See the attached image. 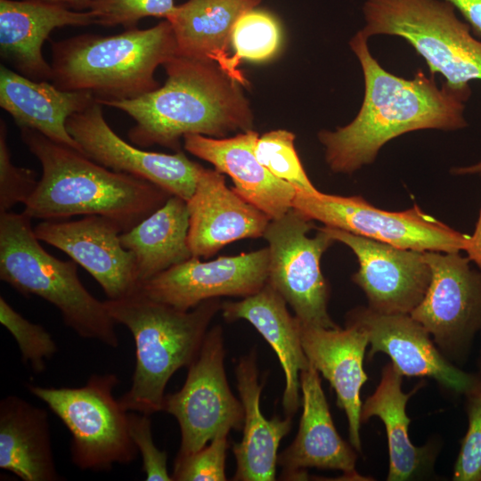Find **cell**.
Instances as JSON below:
<instances>
[{"label":"cell","mask_w":481,"mask_h":481,"mask_svg":"<svg viewBox=\"0 0 481 481\" xmlns=\"http://www.w3.org/2000/svg\"><path fill=\"white\" fill-rule=\"evenodd\" d=\"M349 45L363 70L364 96L349 124L317 134L333 173L351 175L373 163L387 142L404 134L468 126L465 104L471 91H454L444 83L438 87L434 77L420 69L412 79L388 72L372 56L360 30Z\"/></svg>","instance_id":"cell-1"},{"label":"cell","mask_w":481,"mask_h":481,"mask_svg":"<svg viewBox=\"0 0 481 481\" xmlns=\"http://www.w3.org/2000/svg\"><path fill=\"white\" fill-rule=\"evenodd\" d=\"M163 66V86L135 99L99 102L134 118L135 125L128 131L134 144L180 151L185 135L224 138L253 129L254 116L242 86L216 62L176 54Z\"/></svg>","instance_id":"cell-2"},{"label":"cell","mask_w":481,"mask_h":481,"mask_svg":"<svg viewBox=\"0 0 481 481\" xmlns=\"http://www.w3.org/2000/svg\"><path fill=\"white\" fill-rule=\"evenodd\" d=\"M22 142L42 166V176L24 211L31 219L73 216L106 217L124 232L172 195L143 178L113 171L34 129L20 128Z\"/></svg>","instance_id":"cell-3"},{"label":"cell","mask_w":481,"mask_h":481,"mask_svg":"<svg viewBox=\"0 0 481 481\" xmlns=\"http://www.w3.org/2000/svg\"><path fill=\"white\" fill-rule=\"evenodd\" d=\"M104 304L113 321L130 330L135 345V368L130 388L119 398L122 406L147 415L162 412L166 386L198 355L212 319L221 310L219 298L183 311L135 290Z\"/></svg>","instance_id":"cell-4"},{"label":"cell","mask_w":481,"mask_h":481,"mask_svg":"<svg viewBox=\"0 0 481 481\" xmlns=\"http://www.w3.org/2000/svg\"><path fill=\"white\" fill-rule=\"evenodd\" d=\"M177 54L167 20L115 36L84 34L52 43V83L89 91L98 102L135 99L159 87L155 70Z\"/></svg>","instance_id":"cell-5"},{"label":"cell","mask_w":481,"mask_h":481,"mask_svg":"<svg viewBox=\"0 0 481 481\" xmlns=\"http://www.w3.org/2000/svg\"><path fill=\"white\" fill-rule=\"evenodd\" d=\"M26 214L0 213V279L24 296H37L61 313L64 323L79 337L110 347L119 345L104 301L80 281L75 261H62L39 243Z\"/></svg>","instance_id":"cell-6"},{"label":"cell","mask_w":481,"mask_h":481,"mask_svg":"<svg viewBox=\"0 0 481 481\" xmlns=\"http://www.w3.org/2000/svg\"><path fill=\"white\" fill-rule=\"evenodd\" d=\"M445 0H365L366 37L395 36L407 41L426 61L430 76L440 73L454 91H471L481 80V40Z\"/></svg>","instance_id":"cell-7"},{"label":"cell","mask_w":481,"mask_h":481,"mask_svg":"<svg viewBox=\"0 0 481 481\" xmlns=\"http://www.w3.org/2000/svg\"><path fill=\"white\" fill-rule=\"evenodd\" d=\"M118 383L116 374L107 373L91 375L79 387L27 385L69 431L71 461L81 470L110 471L115 464H130L136 459L129 412L113 395Z\"/></svg>","instance_id":"cell-8"},{"label":"cell","mask_w":481,"mask_h":481,"mask_svg":"<svg viewBox=\"0 0 481 481\" xmlns=\"http://www.w3.org/2000/svg\"><path fill=\"white\" fill-rule=\"evenodd\" d=\"M314 227V220L294 208L270 221L263 236L269 250L267 282L301 323L338 328L328 312L330 288L321 270V258L335 240L322 227L308 237Z\"/></svg>","instance_id":"cell-9"},{"label":"cell","mask_w":481,"mask_h":481,"mask_svg":"<svg viewBox=\"0 0 481 481\" xmlns=\"http://www.w3.org/2000/svg\"><path fill=\"white\" fill-rule=\"evenodd\" d=\"M292 208L306 217L397 248L419 251L460 252L469 235L461 233L418 206L404 211L378 208L360 196L296 191Z\"/></svg>","instance_id":"cell-10"},{"label":"cell","mask_w":481,"mask_h":481,"mask_svg":"<svg viewBox=\"0 0 481 481\" xmlns=\"http://www.w3.org/2000/svg\"><path fill=\"white\" fill-rule=\"evenodd\" d=\"M224 344L220 326L208 330L200 350L188 366L182 388L165 395L162 412L180 427L181 444L175 459L207 445L222 430H240L244 407L232 393L224 369Z\"/></svg>","instance_id":"cell-11"},{"label":"cell","mask_w":481,"mask_h":481,"mask_svg":"<svg viewBox=\"0 0 481 481\" xmlns=\"http://www.w3.org/2000/svg\"><path fill=\"white\" fill-rule=\"evenodd\" d=\"M431 269L427 292L410 314L452 363L464 364L481 331V273L460 252L425 251Z\"/></svg>","instance_id":"cell-12"},{"label":"cell","mask_w":481,"mask_h":481,"mask_svg":"<svg viewBox=\"0 0 481 481\" xmlns=\"http://www.w3.org/2000/svg\"><path fill=\"white\" fill-rule=\"evenodd\" d=\"M67 129L85 155L116 172L145 179L187 201L202 169L182 151H147L120 138L106 122L96 100L67 120Z\"/></svg>","instance_id":"cell-13"},{"label":"cell","mask_w":481,"mask_h":481,"mask_svg":"<svg viewBox=\"0 0 481 481\" xmlns=\"http://www.w3.org/2000/svg\"><path fill=\"white\" fill-rule=\"evenodd\" d=\"M268 269L267 247L208 262L192 257L140 283L136 290L152 300L187 311L210 298H245L257 293L267 283Z\"/></svg>","instance_id":"cell-14"},{"label":"cell","mask_w":481,"mask_h":481,"mask_svg":"<svg viewBox=\"0 0 481 481\" xmlns=\"http://www.w3.org/2000/svg\"><path fill=\"white\" fill-rule=\"evenodd\" d=\"M368 335V357L383 353L404 377L429 378L444 389L465 395L481 386L477 373L461 370L438 349L427 330L411 314H388L356 306L346 316Z\"/></svg>","instance_id":"cell-15"},{"label":"cell","mask_w":481,"mask_h":481,"mask_svg":"<svg viewBox=\"0 0 481 481\" xmlns=\"http://www.w3.org/2000/svg\"><path fill=\"white\" fill-rule=\"evenodd\" d=\"M322 228L355 255L359 268L352 281L364 292L369 308L381 314H410L421 302L431 280L425 251L397 248L334 227Z\"/></svg>","instance_id":"cell-16"},{"label":"cell","mask_w":481,"mask_h":481,"mask_svg":"<svg viewBox=\"0 0 481 481\" xmlns=\"http://www.w3.org/2000/svg\"><path fill=\"white\" fill-rule=\"evenodd\" d=\"M39 240L66 253L99 283L108 299L137 289L135 258L120 241V228L101 216L75 221L42 220L34 227Z\"/></svg>","instance_id":"cell-17"},{"label":"cell","mask_w":481,"mask_h":481,"mask_svg":"<svg viewBox=\"0 0 481 481\" xmlns=\"http://www.w3.org/2000/svg\"><path fill=\"white\" fill-rule=\"evenodd\" d=\"M192 257L208 258L225 245L263 237L271 218L225 184L223 174L202 167L186 201Z\"/></svg>","instance_id":"cell-18"},{"label":"cell","mask_w":481,"mask_h":481,"mask_svg":"<svg viewBox=\"0 0 481 481\" xmlns=\"http://www.w3.org/2000/svg\"><path fill=\"white\" fill-rule=\"evenodd\" d=\"M303 412L298 434L278 455L285 479L306 477V469L339 470L353 480H369L355 469L357 451L338 433L324 395L319 371L310 363L300 372Z\"/></svg>","instance_id":"cell-19"},{"label":"cell","mask_w":481,"mask_h":481,"mask_svg":"<svg viewBox=\"0 0 481 481\" xmlns=\"http://www.w3.org/2000/svg\"><path fill=\"white\" fill-rule=\"evenodd\" d=\"M300 336L309 363L330 382L337 405L346 413L349 443L362 452L360 392L369 379L363 368L369 346L367 332L346 321L345 328L333 329L301 323Z\"/></svg>","instance_id":"cell-20"},{"label":"cell","mask_w":481,"mask_h":481,"mask_svg":"<svg viewBox=\"0 0 481 481\" xmlns=\"http://www.w3.org/2000/svg\"><path fill=\"white\" fill-rule=\"evenodd\" d=\"M258 136L251 129L229 138L189 134L183 139L188 152L229 175L234 183L233 191L272 220L281 217L292 208L297 190L258 161L254 151Z\"/></svg>","instance_id":"cell-21"},{"label":"cell","mask_w":481,"mask_h":481,"mask_svg":"<svg viewBox=\"0 0 481 481\" xmlns=\"http://www.w3.org/2000/svg\"><path fill=\"white\" fill-rule=\"evenodd\" d=\"M92 24H96V16L90 10L74 11L47 0H0L1 57L30 79L51 80V64L42 54L51 32Z\"/></svg>","instance_id":"cell-22"},{"label":"cell","mask_w":481,"mask_h":481,"mask_svg":"<svg viewBox=\"0 0 481 481\" xmlns=\"http://www.w3.org/2000/svg\"><path fill=\"white\" fill-rule=\"evenodd\" d=\"M221 310L227 322H250L275 352L285 377L283 410L292 418L302 403L300 372L310 365L302 346L300 321L289 313L285 299L268 282L240 301L222 303Z\"/></svg>","instance_id":"cell-23"},{"label":"cell","mask_w":481,"mask_h":481,"mask_svg":"<svg viewBox=\"0 0 481 481\" xmlns=\"http://www.w3.org/2000/svg\"><path fill=\"white\" fill-rule=\"evenodd\" d=\"M94 101L89 91L61 90L48 81H36L0 66V106L17 126L37 130L50 140L82 153L67 129V120Z\"/></svg>","instance_id":"cell-24"},{"label":"cell","mask_w":481,"mask_h":481,"mask_svg":"<svg viewBox=\"0 0 481 481\" xmlns=\"http://www.w3.org/2000/svg\"><path fill=\"white\" fill-rule=\"evenodd\" d=\"M403 378L392 363L386 364L378 387L363 403L361 410L362 423L377 417L385 426L389 456L387 481L414 480L429 476L440 450L436 441L422 446H416L411 441L408 433L411 419L406 406L422 383L404 393Z\"/></svg>","instance_id":"cell-25"},{"label":"cell","mask_w":481,"mask_h":481,"mask_svg":"<svg viewBox=\"0 0 481 481\" xmlns=\"http://www.w3.org/2000/svg\"><path fill=\"white\" fill-rule=\"evenodd\" d=\"M262 0H188L176 5L166 20L172 26L177 55L215 61L242 86L249 81L232 64L228 49L238 19Z\"/></svg>","instance_id":"cell-26"},{"label":"cell","mask_w":481,"mask_h":481,"mask_svg":"<svg viewBox=\"0 0 481 481\" xmlns=\"http://www.w3.org/2000/svg\"><path fill=\"white\" fill-rule=\"evenodd\" d=\"M235 374L237 388L244 407L243 436L232 448L236 460L235 481L275 479L278 449L290 431L292 420L274 415L265 419L260 409L264 383L258 381L256 350L240 358Z\"/></svg>","instance_id":"cell-27"},{"label":"cell","mask_w":481,"mask_h":481,"mask_svg":"<svg viewBox=\"0 0 481 481\" xmlns=\"http://www.w3.org/2000/svg\"><path fill=\"white\" fill-rule=\"evenodd\" d=\"M0 468L23 481H59L47 412L11 395L0 401Z\"/></svg>","instance_id":"cell-28"},{"label":"cell","mask_w":481,"mask_h":481,"mask_svg":"<svg viewBox=\"0 0 481 481\" xmlns=\"http://www.w3.org/2000/svg\"><path fill=\"white\" fill-rule=\"evenodd\" d=\"M189 212L180 197L171 195L135 226L120 233V241L135 258L138 285L192 257Z\"/></svg>","instance_id":"cell-29"},{"label":"cell","mask_w":481,"mask_h":481,"mask_svg":"<svg viewBox=\"0 0 481 481\" xmlns=\"http://www.w3.org/2000/svg\"><path fill=\"white\" fill-rule=\"evenodd\" d=\"M281 41V24L272 12L257 7L246 12L238 19L232 32L233 68L240 70L241 60L264 61L273 58Z\"/></svg>","instance_id":"cell-30"},{"label":"cell","mask_w":481,"mask_h":481,"mask_svg":"<svg viewBox=\"0 0 481 481\" xmlns=\"http://www.w3.org/2000/svg\"><path fill=\"white\" fill-rule=\"evenodd\" d=\"M295 135L285 129L269 131L258 136L255 154L258 161L274 176L296 190L316 194L318 191L308 178L295 148Z\"/></svg>","instance_id":"cell-31"},{"label":"cell","mask_w":481,"mask_h":481,"mask_svg":"<svg viewBox=\"0 0 481 481\" xmlns=\"http://www.w3.org/2000/svg\"><path fill=\"white\" fill-rule=\"evenodd\" d=\"M0 322L14 338L22 362L35 373L45 369V362L58 351L52 335L40 324L29 322L19 314L2 296Z\"/></svg>","instance_id":"cell-32"},{"label":"cell","mask_w":481,"mask_h":481,"mask_svg":"<svg viewBox=\"0 0 481 481\" xmlns=\"http://www.w3.org/2000/svg\"><path fill=\"white\" fill-rule=\"evenodd\" d=\"M175 6V0H92L89 10L98 25L130 29L146 17L167 19Z\"/></svg>","instance_id":"cell-33"},{"label":"cell","mask_w":481,"mask_h":481,"mask_svg":"<svg viewBox=\"0 0 481 481\" xmlns=\"http://www.w3.org/2000/svg\"><path fill=\"white\" fill-rule=\"evenodd\" d=\"M229 430H222L196 452L175 459L172 478L175 481H224Z\"/></svg>","instance_id":"cell-34"},{"label":"cell","mask_w":481,"mask_h":481,"mask_svg":"<svg viewBox=\"0 0 481 481\" xmlns=\"http://www.w3.org/2000/svg\"><path fill=\"white\" fill-rule=\"evenodd\" d=\"M464 396L468 428L461 442L452 480L481 481V386Z\"/></svg>","instance_id":"cell-35"},{"label":"cell","mask_w":481,"mask_h":481,"mask_svg":"<svg viewBox=\"0 0 481 481\" xmlns=\"http://www.w3.org/2000/svg\"><path fill=\"white\" fill-rule=\"evenodd\" d=\"M7 127L0 119V213L10 211L18 203L26 204L38 181L35 171L16 167L7 145Z\"/></svg>","instance_id":"cell-36"},{"label":"cell","mask_w":481,"mask_h":481,"mask_svg":"<svg viewBox=\"0 0 481 481\" xmlns=\"http://www.w3.org/2000/svg\"><path fill=\"white\" fill-rule=\"evenodd\" d=\"M128 428L132 441L143 459V471L146 480L171 481L167 470V455L155 444L151 435L150 415L128 412Z\"/></svg>","instance_id":"cell-37"},{"label":"cell","mask_w":481,"mask_h":481,"mask_svg":"<svg viewBox=\"0 0 481 481\" xmlns=\"http://www.w3.org/2000/svg\"><path fill=\"white\" fill-rule=\"evenodd\" d=\"M462 15L472 32L481 37V0H445Z\"/></svg>","instance_id":"cell-38"},{"label":"cell","mask_w":481,"mask_h":481,"mask_svg":"<svg viewBox=\"0 0 481 481\" xmlns=\"http://www.w3.org/2000/svg\"><path fill=\"white\" fill-rule=\"evenodd\" d=\"M467 257L470 262H474L481 273V208L475 231L469 239L465 249Z\"/></svg>","instance_id":"cell-39"},{"label":"cell","mask_w":481,"mask_h":481,"mask_svg":"<svg viewBox=\"0 0 481 481\" xmlns=\"http://www.w3.org/2000/svg\"><path fill=\"white\" fill-rule=\"evenodd\" d=\"M451 173L455 175H481V158L471 165L452 167Z\"/></svg>","instance_id":"cell-40"},{"label":"cell","mask_w":481,"mask_h":481,"mask_svg":"<svg viewBox=\"0 0 481 481\" xmlns=\"http://www.w3.org/2000/svg\"><path fill=\"white\" fill-rule=\"evenodd\" d=\"M53 3L62 4L75 11H83L90 8L92 0H47Z\"/></svg>","instance_id":"cell-41"},{"label":"cell","mask_w":481,"mask_h":481,"mask_svg":"<svg viewBox=\"0 0 481 481\" xmlns=\"http://www.w3.org/2000/svg\"><path fill=\"white\" fill-rule=\"evenodd\" d=\"M477 368H478L477 374L481 379V351H480V355H479V358H478Z\"/></svg>","instance_id":"cell-42"}]
</instances>
